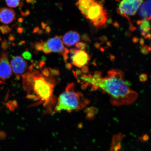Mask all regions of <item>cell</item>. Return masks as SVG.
<instances>
[{
	"mask_svg": "<svg viewBox=\"0 0 151 151\" xmlns=\"http://www.w3.org/2000/svg\"><path fill=\"white\" fill-rule=\"evenodd\" d=\"M11 30H12V28L9 27L8 26L2 25L0 26V32L4 35L8 34L11 32Z\"/></svg>",
	"mask_w": 151,
	"mask_h": 151,
	"instance_id": "e0dca14e",
	"label": "cell"
},
{
	"mask_svg": "<svg viewBox=\"0 0 151 151\" xmlns=\"http://www.w3.org/2000/svg\"><path fill=\"white\" fill-rule=\"evenodd\" d=\"M39 35H42L43 33V30L41 29H40L39 31L37 32Z\"/></svg>",
	"mask_w": 151,
	"mask_h": 151,
	"instance_id": "4dcf8cb0",
	"label": "cell"
},
{
	"mask_svg": "<svg viewBox=\"0 0 151 151\" xmlns=\"http://www.w3.org/2000/svg\"><path fill=\"white\" fill-rule=\"evenodd\" d=\"M106 12L101 4L96 1L88 9L86 17L93 23Z\"/></svg>",
	"mask_w": 151,
	"mask_h": 151,
	"instance_id": "ba28073f",
	"label": "cell"
},
{
	"mask_svg": "<svg viewBox=\"0 0 151 151\" xmlns=\"http://www.w3.org/2000/svg\"><path fill=\"white\" fill-rule=\"evenodd\" d=\"M17 31L18 33L20 34H22L23 32V29L22 28L18 27L17 29Z\"/></svg>",
	"mask_w": 151,
	"mask_h": 151,
	"instance_id": "83f0119b",
	"label": "cell"
},
{
	"mask_svg": "<svg viewBox=\"0 0 151 151\" xmlns=\"http://www.w3.org/2000/svg\"><path fill=\"white\" fill-rule=\"evenodd\" d=\"M125 135L120 133L113 135L110 149L109 151H119L122 148L121 143Z\"/></svg>",
	"mask_w": 151,
	"mask_h": 151,
	"instance_id": "5bb4252c",
	"label": "cell"
},
{
	"mask_svg": "<svg viewBox=\"0 0 151 151\" xmlns=\"http://www.w3.org/2000/svg\"><path fill=\"white\" fill-rule=\"evenodd\" d=\"M40 28L39 27H37L35 28V29H34L33 33H37L39 31Z\"/></svg>",
	"mask_w": 151,
	"mask_h": 151,
	"instance_id": "4316f807",
	"label": "cell"
},
{
	"mask_svg": "<svg viewBox=\"0 0 151 151\" xmlns=\"http://www.w3.org/2000/svg\"><path fill=\"white\" fill-rule=\"evenodd\" d=\"M19 21L20 22H22V18H20V19H19Z\"/></svg>",
	"mask_w": 151,
	"mask_h": 151,
	"instance_id": "d6a6232c",
	"label": "cell"
},
{
	"mask_svg": "<svg viewBox=\"0 0 151 151\" xmlns=\"http://www.w3.org/2000/svg\"><path fill=\"white\" fill-rule=\"evenodd\" d=\"M51 52L60 53L63 56L69 53V50L64 46L62 41V36L56 35L49 39L47 42Z\"/></svg>",
	"mask_w": 151,
	"mask_h": 151,
	"instance_id": "52a82bcc",
	"label": "cell"
},
{
	"mask_svg": "<svg viewBox=\"0 0 151 151\" xmlns=\"http://www.w3.org/2000/svg\"><path fill=\"white\" fill-rule=\"evenodd\" d=\"M144 0H121L117 9V12L123 17H128L136 14Z\"/></svg>",
	"mask_w": 151,
	"mask_h": 151,
	"instance_id": "277c9868",
	"label": "cell"
},
{
	"mask_svg": "<svg viewBox=\"0 0 151 151\" xmlns=\"http://www.w3.org/2000/svg\"><path fill=\"white\" fill-rule=\"evenodd\" d=\"M76 47L80 50H86L87 47L86 43L83 42H78L76 44Z\"/></svg>",
	"mask_w": 151,
	"mask_h": 151,
	"instance_id": "d6986e66",
	"label": "cell"
},
{
	"mask_svg": "<svg viewBox=\"0 0 151 151\" xmlns=\"http://www.w3.org/2000/svg\"><path fill=\"white\" fill-rule=\"evenodd\" d=\"M9 40H11V41H13V40H14V37H13V36H12V37H9Z\"/></svg>",
	"mask_w": 151,
	"mask_h": 151,
	"instance_id": "1f68e13d",
	"label": "cell"
},
{
	"mask_svg": "<svg viewBox=\"0 0 151 151\" xmlns=\"http://www.w3.org/2000/svg\"><path fill=\"white\" fill-rule=\"evenodd\" d=\"M29 71L22 76V85L28 99L34 101V106L42 105L48 114L54 113L56 99L54 90L56 80L52 74L45 75L34 68L33 65L28 68Z\"/></svg>",
	"mask_w": 151,
	"mask_h": 151,
	"instance_id": "7a4b0ae2",
	"label": "cell"
},
{
	"mask_svg": "<svg viewBox=\"0 0 151 151\" xmlns=\"http://www.w3.org/2000/svg\"><path fill=\"white\" fill-rule=\"evenodd\" d=\"M80 79L91 86L93 90L101 88L109 96L111 103L115 106L131 104L137 99V93L132 89L119 70H111L104 77L97 72L92 75H83Z\"/></svg>",
	"mask_w": 151,
	"mask_h": 151,
	"instance_id": "6da1fadb",
	"label": "cell"
},
{
	"mask_svg": "<svg viewBox=\"0 0 151 151\" xmlns=\"http://www.w3.org/2000/svg\"><path fill=\"white\" fill-rule=\"evenodd\" d=\"M27 2L28 3H33L35 0H26Z\"/></svg>",
	"mask_w": 151,
	"mask_h": 151,
	"instance_id": "f546056e",
	"label": "cell"
},
{
	"mask_svg": "<svg viewBox=\"0 0 151 151\" xmlns=\"http://www.w3.org/2000/svg\"><path fill=\"white\" fill-rule=\"evenodd\" d=\"M16 14L12 9L7 7L0 8V22L4 24H10L16 19Z\"/></svg>",
	"mask_w": 151,
	"mask_h": 151,
	"instance_id": "30bf717a",
	"label": "cell"
},
{
	"mask_svg": "<svg viewBox=\"0 0 151 151\" xmlns=\"http://www.w3.org/2000/svg\"><path fill=\"white\" fill-rule=\"evenodd\" d=\"M43 41L41 40L40 42H37L35 43L34 47L35 50L37 51H42Z\"/></svg>",
	"mask_w": 151,
	"mask_h": 151,
	"instance_id": "ac0fdd59",
	"label": "cell"
},
{
	"mask_svg": "<svg viewBox=\"0 0 151 151\" xmlns=\"http://www.w3.org/2000/svg\"><path fill=\"white\" fill-rule=\"evenodd\" d=\"M8 52L4 51L0 57V83H3L10 78L12 70L8 59Z\"/></svg>",
	"mask_w": 151,
	"mask_h": 151,
	"instance_id": "5b68a950",
	"label": "cell"
},
{
	"mask_svg": "<svg viewBox=\"0 0 151 151\" xmlns=\"http://www.w3.org/2000/svg\"><path fill=\"white\" fill-rule=\"evenodd\" d=\"M80 36L76 31H70L67 32L62 37V42L66 46L70 47L76 44L80 41Z\"/></svg>",
	"mask_w": 151,
	"mask_h": 151,
	"instance_id": "8fae6325",
	"label": "cell"
},
{
	"mask_svg": "<svg viewBox=\"0 0 151 151\" xmlns=\"http://www.w3.org/2000/svg\"><path fill=\"white\" fill-rule=\"evenodd\" d=\"M150 47L146 45V46H143L141 49L142 52L143 54H147L150 52Z\"/></svg>",
	"mask_w": 151,
	"mask_h": 151,
	"instance_id": "603a6c76",
	"label": "cell"
},
{
	"mask_svg": "<svg viewBox=\"0 0 151 151\" xmlns=\"http://www.w3.org/2000/svg\"><path fill=\"white\" fill-rule=\"evenodd\" d=\"M89 103V100L83 94L75 90L74 84L71 83L67 85L65 91L58 97L54 113L63 111L70 112L82 110Z\"/></svg>",
	"mask_w": 151,
	"mask_h": 151,
	"instance_id": "3957f363",
	"label": "cell"
},
{
	"mask_svg": "<svg viewBox=\"0 0 151 151\" xmlns=\"http://www.w3.org/2000/svg\"><path fill=\"white\" fill-rule=\"evenodd\" d=\"M95 1L96 0H78L76 5L81 14L86 17L88 9Z\"/></svg>",
	"mask_w": 151,
	"mask_h": 151,
	"instance_id": "9a60e30c",
	"label": "cell"
},
{
	"mask_svg": "<svg viewBox=\"0 0 151 151\" xmlns=\"http://www.w3.org/2000/svg\"><path fill=\"white\" fill-rule=\"evenodd\" d=\"M151 0L142 4L139 9V14L141 17L149 20L151 19Z\"/></svg>",
	"mask_w": 151,
	"mask_h": 151,
	"instance_id": "4fadbf2b",
	"label": "cell"
},
{
	"mask_svg": "<svg viewBox=\"0 0 151 151\" xmlns=\"http://www.w3.org/2000/svg\"><path fill=\"white\" fill-rule=\"evenodd\" d=\"M137 24L139 26V31L142 35L146 39H150V20L146 19L137 21Z\"/></svg>",
	"mask_w": 151,
	"mask_h": 151,
	"instance_id": "7c38bea8",
	"label": "cell"
},
{
	"mask_svg": "<svg viewBox=\"0 0 151 151\" xmlns=\"http://www.w3.org/2000/svg\"><path fill=\"white\" fill-rule=\"evenodd\" d=\"M10 46V45L6 40H5L1 43V47L4 50H6V49L9 48Z\"/></svg>",
	"mask_w": 151,
	"mask_h": 151,
	"instance_id": "cb8c5ba5",
	"label": "cell"
},
{
	"mask_svg": "<svg viewBox=\"0 0 151 151\" xmlns=\"http://www.w3.org/2000/svg\"><path fill=\"white\" fill-rule=\"evenodd\" d=\"M41 26H42V27L43 28V29H45L47 27V24L44 23V22H42V23H41Z\"/></svg>",
	"mask_w": 151,
	"mask_h": 151,
	"instance_id": "f1b7e54d",
	"label": "cell"
},
{
	"mask_svg": "<svg viewBox=\"0 0 151 151\" xmlns=\"http://www.w3.org/2000/svg\"><path fill=\"white\" fill-rule=\"evenodd\" d=\"M11 65L12 70L17 76H22L28 69V64L22 57H14L11 60Z\"/></svg>",
	"mask_w": 151,
	"mask_h": 151,
	"instance_id": "9c48e42d",
	"label": "cell"
},
{
	"mask_svg": "<svg viewBox=\"0 0 151 151\" xmlns=\"http://www.w3.org/2000/svg\"><path fill=\"white\" fill-rule=\"evenodd\" d=\"M72 63L76 67L82 68V70L87 71V65L90 61V56L86 50H76L71 54Z\"/></svg>",
	"mask_w": 151,
	"mask_h": 151,
	"instance_id": "8992f818",
	"label": "cell"
},
{
	"mask_svg": "<svg viewBox=\"0 0 151 151\" xmlns=\"http://www.w3.org/2000/svg\"><path fill=\"white\" fill-rule=\"evenodd\" d=\"M42 51L46 54H49L52 52L49 49L46 42H43Z\"/></svg>",
	"mask_w": 151,
	"mask_h": 151,
	"instance_id": "ffe728a7",
	"label": "cell"
},
{
	"mask_svg": "<svg viewBox=\"0 0 151 151\" xmlns=\"http://www.w3.org/2000/svg\"><path fill=\"white\" fill-rule=\"evenodd\" d=\"M149 139H150V137L147 134H145L141 137H139L138 139L142 142H146L148 141Z\"/></svg>",
	"mask_w": 151,
	"mask_h": 151,
	"instance_id": "44dd1931",
	"label": "cell"
},
{
	"mask_svg": "<svg viewBox=\"0 0 151 151\" xmlns=\"http://www.w3.org/2000/svg\"><path fill=\"white\" fill-rule=\"evenodd\" d=\"M6 3L9 7L15 8L19 6L20 2V0H5Z\"/></svg>",
	"mask_w": 151,
	"mask_h": 151,
	"instance_id": "2e32d148",
	"label": "cell"
},
{
	"mask_svg": "<svg viewBox=\"0 0 151 151\" xmlns=\"http://www.w3.org/2000/svg\"><path fill=\"white\" fill-rule=\"evenodd\" d=\"M22 56L24 59L29 60H31L32 56L31 53L27 50L22 53Z\"/></svg>",
	"mask_w": 151,
	"mask_h": 151,
	"instance_id": "7402d4cb",
	"label": "cell"
},
{
	"mask_svg": "<svg viewBox=\"0 0 151 151\" xmlns=\"http://www.w3.org/2000/svg\"><path fill=\"white\" fill-rule=\"evenodd\" d=\"M46 29V31L47 33H50L51 31L50 28L48 26H47L46 28L45 29Z\"/></svg>",
	"mask_w": 151,
	"mask_h": 151,
	"instance_id": "484cf974",
	"label": "cell"
},
{
	"mask_svg": "<svg viewBox=\"0 0 151 151\" xmlns=\"http://www.w3.org/2000/svg\"><path fill=\"white\" fill-rule=\"evenodd\" d=\"M21 13L22 16L24 17L27 16L30 14V12L28 10L26 11L25 12H24L23 11H21Z\"/></svg>",
	"mask_w": 151,
	"mask_h": 151,
	"instance_id": "d4e9b609",
	"label": "cell"
}]
</instances>
